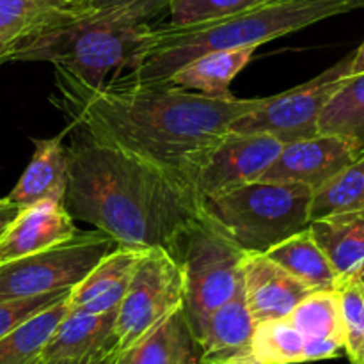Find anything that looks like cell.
Masks as SVG:
<instances>
[{
  "mask_svg": "<svg viewBox=\"0 0 364 364\" xmlns=\"http://www.w3.org/2000/svg\"><path fill=\"white\" fill-rule=\"evenodd\" d=\"M245 252L203 215L178 242L174 258L183 277V311L194 338L219 306L242 290Z\"/></svg>",
  "mask_w": 364,
  "mask_h": 364,
  "instance_id": "cell-6",
  "label": "cell"
},
{
  "mask_svg": "<svg viewBox=\"0 0 364 364\" xmlns=\"http://www.w3.org/2000/svg\"><path fill=\"white\" fill-rule=\"evenodd\" d=\"M265 0H171L169 23L194 25L251 9Z\"/></svg>",
  "mask_w": 364,
  "mask_h": 364,
  "instance_id": "cell-29",
  "label": "cell"
},
{
  "mask_svg": "<svg viewBox=\"0 0 364 364\" xmlns=\"http://www.w3.org/2000/svg\"><path fill=\"white\" fill-rule=\"evenodd\" d=\"M309 231L329 258L340 284L361 276L364 272V208L320 217L309 223Z\"/></svg>",
  "mask_w": 364,
  "mask_h": 364,
  "instance_id": "cell-18",
  "label": "cell"
},
{
  "mask_svg": "<svg viewBox=\"0 0 364 364\" xmlns=\"http://www.w3.org/2000/svg\"><path fill=\"white\" fill-rule=\"evenodd\" d=\"M2 199H4V198H0V201H2Z\"/></svg>",
  "mask_w": 364,
  "mask_h": 364,
  "instance_id": "cell-41",
  "label": "cell"
},
{
  "mask_svg": "<svg viewBox=\"0 0 364 364\" xmlns=\"http://www.w3.org/2000/svg\"><path fill=\"white\" fill-rule=\"evenodd\" d=\"M359 155V148L348 139L318 134L283 144L274 162L258 180L301 183L316 191Z\"/></svg>",
  "mask_w": 364,
  "mask_h": 364,
  "instance_id": "cell-11",
  "label": "cell"
},
{
  "mask_svg": "<svg viewBox=\"0 0 364 364\" xmlns=\"http://www.w3.org/2000/svg\"><path fill=\"white\" fill-rule=\"evenodd\" d=\"M71 2L77 4V6H80V7H87V4L91 2V0H71Z\"/></svg>",
  "mask_w": 364,
  "mask_h": 364,
  "instance_id": "cell-38",
  "label": "cell"
},
{
  "mask_svg": "<svg viewBox=\"0 0 364 364\" xmlns=\"http://www.w3.org/2000/svg\"><path fill=\"white\" fill-rule=\"evenodd\" d=\"M139 364H201L199 347L183 308L159 323L134 347Z\"/></svg>",
  "mask_w": 364,
  "mask_h": 364,
  "instance_id": "cell-22",
  "label": "cell"
},
{
  "mask_svg": "<svg viewBox=\"0 0 364 364\" xmlns=\"http://www.w3.org/2000/svg\"><path fill=\"white\" fill-rule=\"evenodd\" d=\"M149 21L89 9L68 23L20 43L13 60H41L55 68L57 87L96 91L134 71L151 43Z\"/></svg>",
  "mask_w": 364,
  "mask_h": 364,
  "instance_id": "cell-4",
  "label": "cell"
},
{
  "mask_svg": "<svg viewBox=\"0 0 364 364\" xmlns=\"http://www.w3.org/2000/svg\"><path fill=\"white\" fill-rule=\"evenodd\" d=\"M68 173L70 159L64 134L50 139H34L31 162L6 199L20 208L41 201L63 205L68 187Z\"/></svg>",
  "mask_w": 364,
  "mask_h": 364,
  "instance_id": "cell-15",
  "label": "cell"
},
{
  "mask_svg": "<svg viewBox=\"0 0 364 364\" xmlns=\"http://www.w3.org/2000/svg\"><path fill=\"white\" fill-rule=\"evenodd\" d=\"M68 291H57V294L38 295V297L25 299H9V301H0V338L9 334L28 318L36 316L38 313L45 311L50 306L57 304L59 301L68 297Z\"/></svg>",
  "mask_w": 364,
  "mask_h": 364,
  "instance_id": "cell-30",
  "label": "cell"
},
{
  "mask_svg": "<svg viewBox=\"0 0 364 364\" xmlns=\"http://www.w3.org/2000/svg\"><path fill=\"white\" fill-rule=\"evenodd\" d=\"M171 0H91L89 9L110 16L128 18L135 21H149L167 11Z\"/></svg>",
  "mask_w": 364,
  "mask_h": 364,
  "instance_id": "cell-31",
  "label": "cell"
},
{
  "mask_svg": "<svg viewBox=\"0 0 364 364\" xmlns=\"http://www.w3.org/2000/svg\"><path fill=\"white\" fill-rule=\"evenodd\" d=\"M114 359L112 352H102V354L87 355V358L80 359H55V361H46L39 364H110Z\"/></svg>",
  "mask_w": 364,
  "mask_h": 364,
  "instance_id": "cell-32",
  "label": "cell"
},
{
  "mask_svg": "<svg viewBox=\"0 0 364 364\" xmlns=\"http://www.w3.org/2000/svg\"><path fill=\"white\" fill-rule=\"evenodd\" d=\"M18 210H20V206L13 205V203L7 201L6 198L0 201V235H2L4 230H6V228L13 223V219L16 217V213H18Z\"/></svg>",
  "mask_w": 364,
  "mask_h": 364,
  "instance_id": "cell-33",
  "label": "cell"
},
{
  "mask_svg": "<svg viewBox=\"0 0 364 364\" xmlns=\"http://www.w3.org/2000/svg\"><path fill=\"white\" fill-rule=\"evenodd\" d=\"M18 45H20V43H0V66H2L4 63L13 60Z\"/></svg>",
  "mask_w": 364,
  "mask_h": 364,
  "instance_id": "cell-35",
  "label": "cell"
},
{
  "mask_svg": "<svg viewBox=\"0 0 364 364\" xmlns=\"http://www.w3.org/2000/svg\"><path fill=\"white\" fill-rule=\"evenodd\" d=\"M70 127L178 173L191 153L230 130L265 98H212L173 82L114 78L96 91L57 87ZM180 174V173H178Z\"/></svg>",
  "mask_w": 364,
  "mask_h": 364,
  "instance_id": "cell-2",
  "label": "cell"
},
{
  "mask_svg": "<svg viewBox=\"0 0 364 364\" xmlns=\"http://www.w3.org/2000/svg\"><path fill=\"white\" fill-rule=\"evenodd\" d=\"M110 364H139V361H137V358H135L134 348H130V350L121 352V354L114 355L112 363Z\"/></svg>",
  "mask_w": 364,
  "mask_h": 364,
  "instance_id": "cell-36",
  "label": "cell"
},
{
  "mask_svg": "<svg viewBox=\"0 0 364 364\" xmlns=\"http://www.w3.org/2000/svg\"><path fill=\"white\" fill-rule=\"evenodd\" d=\"M256 320L245 302L244 287L224 302L203 323L196 336L201 364H220L228 359L249 354Z\"/></svg>",
  "mask_w": 364,
  "mask_h": 364,
  "instance_id": "cell-16",
  "label": "cell"
},
{
  "mask_svg": "<svg viewBox=\"0 0 364 364\" xmlns=\"http://www.w3.org/2000/svg\"><path fill=\"white\" fill-rule=\"evenodd\" d=\"M287 318L302 334L304 345L313 341H334L343 345L338 290L311 291Z\"/></svg>",
  "mask_w": 364,
  "mask_h": 364,
  "instance_id": "cell-25",
  "label": "cell"
},
{
  "mask_svg": "<svg viewBox=\"0 0 364 364\" xmlns=\"http://www.w3.org/2000/svg\"><path fill=\"white\" fill-rule=\"evenodd\" d=\"M249 355L256 364H301L304 363V338L288 318L258 322Z\"/></svg>",
  "mask_w": 364,
  "mask_h": 364,
  "instance_id": "cell-26",
  "label": "cell"
},
{
  "mask_svg": "<svg viewBox=\"0 0 364 364\" xmlns=\"http://www.w3.org/2000/svg\"><path fill=\"white\" fill-rule=\"evenodd\" d=\"M220 364H256V363L252 361L251 355L245 354V355H238V358H233V359H228V361H224Z\"/></svg>",
  "mask_w": 364,
  "mask_h": 364,
  "instance_id": "cell-37",
  "label": "cell"
},
{
  "mask_svg": "<svg viewBox=\"0 0 364 364\" xmlns=\"http://www.w3.org/2000/svg\"><path fill=\"white\" fill-rule=\"evenodd\" d=\"M318 134L348 139L364 153V73L350 75L329 100L320 114Z\"/></svg>",
  "mask_w": 364,
  "mask_h": 364,
  "instance_id": "cell-24",
  "label": "cell"
},
{
  "mask_svg": "<svg viewBox=\"0 0 364 364\" xmlns=\"http://www.w3.org/2000/svg\"><path fill=\"white\" fill-rule=\"evenodd\" d=\"M183 308V277L167 249H144L116 311V355L141 343L162 320Z\"/></svg>",
  "mask_w": 364,
  "mask_h": 364,
  "instance_id": "cell-8",
  "label": "cell"
},
{
  "mask_svg": "<svg viewBox=\"0 0 364 364\" xmlns=\"http://www.w3.org/2000/svg\"><path fill=\"white\" fill-rule=\"evenodd\" d=\"M358 279H359V281H361V283H363V287H364V272L361 274V276H359V277H358Z\"/></svg>",
  "mask_w": 364,
  "mask_h": 364,
  "instance_id": "cell-40",
  "label": "cell"
},
{
  "mask_svg": "<svg viewBox=\"0 0 364 364\" xmlns=\"http://www.w3.org/2000/svg\"><path fill=\"white\" fill-rule=\"evenodd\" d=\"M265 255L311 291L338 290L340 287L329 258L315 240L309 228L274 245Z\"/></svg>",
  "mask_w": 364,
  "mask_h": 364,
  "instance_id": "cell-21",
  "label": "cell"
},
{
  "mask_svg": "<svg viewBox=\"0 0 364 364\" xmlns=\"http://www.w3.org/2000/svg\"><path fill=\"white\" fill-rule=\"evenodd\" d=\"M281 148L283 144L267 134L228 130L217 141L191 153L178 173L203 203L258 180Z\"/></svg>",
  "mask_w": 364,
  "mask_h": 364,
  "instance_id": "cell-9",
  "label": "cell"
},
{
  "mask_svg": "<svg viewBox=\"0 0 364 364\" xmlns=\"http://www.w3.org/2000/svg\"><path fill=\"white\" fill-rule=\"evenodd\" d=\"M68 313V297L0 338V364H39L57 323Z\"/></svg>",
  "mask_w": 364,
  "mask_h": 364,
  "instance_id": "cell-23",
  "label": "cell"
},
{
  "mask_svg": "<svg viewBox=\"0 0 364 364\" xmlns=\"http://www.w3.org/2000/svg\"><path fill=\"white\" fill-rule=\"evenodd\" d=\"M270 2H283V0H265V2H262V4H270Z\"/></svg>",
  "mask_w": 364,
  "mask_h": 364,
  "instance_id": "cell-39",
  "label": "cell"
},
{
  "mask_svg": "<svg viewBox=\"0 0 364 364\" xmlns=\"http://www.w3.org/2000/svg\"><path fill=\"white\" fill-rule=\"evenodd\" d=\"M144 249L116 245L68 294V309L84 313L117 311L132 272Z\"/></svg>",
  "mask_w": 364,
  "mask_h": 364,
  "instance_id": "cell-14",
  "label": "cell"
},
{
  "mask_svg": "<svg viewBox=\"0 0 364 364\" xmlns=\"http://www.w3.org/2000/svg\"><path fill=\"white\" fill-rule=\"evenodd\" d=\"M85 11L71 0H0V43H23Z\"/></svg>",
  "mask_w": 364,
  "mask_h": 364,
  "instance_id": "cell-19",
  "label": "cell"
},
{
  "mask_svg": "<svg viewBox=\"0 0 364 364\" xmlns=\"http://www.w3.org/2000/svg\"><path fill=\"white\" fill-rule=\"evenodd\" d=\"M77 231L73 217L60 203L41 201L23 206L0 235V263L52 247Z\"/></svg>",
  "mask_w": 364,
  "mask_h": 364,
  "instance_id": "cell-13",
  "label": "cell"
},
{
  "mask_svg": "<svg viewBox=\"0 0 364 364\" xmlns=\"http://www.w3.org/2000/svg\"><path fill=\"white\" fill-rule=\"evenodd\" d=\"M68 187L63 206L117 245L167 249L174 256L201 203L183 178L167 167L100 142L70 127Z\"/></svg>",
  "mask_w": 364,
  "mask_h": 364,
  "instance_id": "cell-1",
  "label": "cell"
},
{
  "mask_svg": "<svg viewBox=\"0 0 364 364\" xmlns=\"http://www.w3.org/2000/svg\"><path fill=\"white\" fill-rule=\"evenodd\" d=\"M364 208V153L313 191L311 220Z\"/></svg>",
  "mask_w": 364,
  "mask_h": 364,
  "instance_id": "cell-27",
  "label": "cell"
},
{
  "mask_svg": "<svg viewBox=\"0 0 364 364\" xmlns=\"http://www.w3.org/2000/svg\"><path fill=\"white\" fill-rule=\"evenodd\" d=\"M116 245L102 231L78 230L60 244L0 263V301L71 290Z\"/></svg>",
  "mask_w": 364,
  "mask_h": 364,
  "instance_id": "cell-7",
  "label": "cell"
},
{
  "mask_svg": "<svg viewBox=\"0 0 364 364\" xmlns=\"http://www.w3.org/2000/svg\"><path fill=\"white\" fill-rule=\"evenodd\" d=\"M242 287L252 318L258 322L287 318L295 306L311 294L265 252H245L242 262Z\"/></svg>",
  "mask_w": 364,
  "mask_h": 364,
  "instance_id": "cell-12",
  "label": "cell"
},
{
  "mask_svg": "<svg viewBox=\"0 0 364 364\" xmlns=\"http://www.w3.org/2000/svg\"><path fill=\"white\" fill-rule=\"evenodd\" d=\"M352 53L327 68L318 77L276 96H265L262 105L238 117L230 130L267 134L281 144L318 135V119L329 100L350 77Z\"/></svg>",
  "mask_w": 364,
  "mask_h": 364,
  "instance_id": "cell-10",
  "label": "cell"
},
{
  "mask_svg": "<svg viewBox=\"0 0 364 364\" xmlns=\"http://www.w3.org/2000/svg\"><path fill=\"white\" fill-rule=\"evenodd\" d=\"M364 7V0H283L194 25L153 27L142 63L121 75L137 82H167L174 71L215 50L256 46ZM119 78V77H117Z\"/></svg>",
  "mask_w": 364,
  "mask_h": 364,
  "instance_id": "cell-3",
  "label": "cell"
},
{
  "mask_svg": "<svg viewBox=\"0 0 364 364\" xmlns=\"http://www.w3.org/2000/svg\"><path fill=\"white\" fill-rule=\"evenodd\" d=\"M116 311L84 313L68 309L50 336L41 361L80 359L87 355L112 352L116 355Z\"/></svg>",
  "mask_w": 364,
  "mask_h": 364,
  "instance_id": "cell-17",
  "label": "cell"
},
{
  "mask_svg": "<svg viewBox=\"0 0 364 364\" xmlns=\"http://www.w3.org/2000/svg\"><path fill=\"white\" fill-rule=\"evenodd\" d=\"M255 52L256 46H244L205 53L174 71L167 82L212 98H233L231 82L251 63Z\"/></svg>",
  "mask_w": 364,
  "mask_h": 364,
  "instance_id": "cell-20",
  "label": "cell"
},
{
  "mask_svg": "<svg viewBox=\"0 0 364 364\" xmlns=\"http://www.w3.org/2000/svg\"><path fill=\"white\" fill-rule=\"evenodd\" d=\"M313 188L256 180L205 199L201 215L244 252H267L311 223Z\"/></svg>",
  "mask_w": 364,
  "mask_h": 364,
  "instance_id": "cell-5",
  "label": "cell"
},
{
  "mask_svg": "<svg viewBox=\"0 0 364 364\" xmlns=\"http://www.w3.org/2000/svg\"><path fill=\"white\" fill-rule=\"evenodd\" d=\"M364 73V41L359 45L355 52H352V64H350V75Z\"/></svg>",
  "mask_w": 364,
  "mask_h": 364,
  "instance_id": "cell-34",
  "label": "cell"
},
{
  "mask_svg": "<svg viewBox=\"0 0 364 364\" xmlns=\"http://www.w3.org/2000/svg\"><path fill=\"white\" fill-rule=\"evenodd\" d=\"M340 297L343 350L350 364H364V287L359 279H350L338 287Z\"/></svg>",
  "mask_w": 364,
  "mask_h": 364,
  "instance_id": "cell-28",
  "label": "cell"
}]
</instances>
